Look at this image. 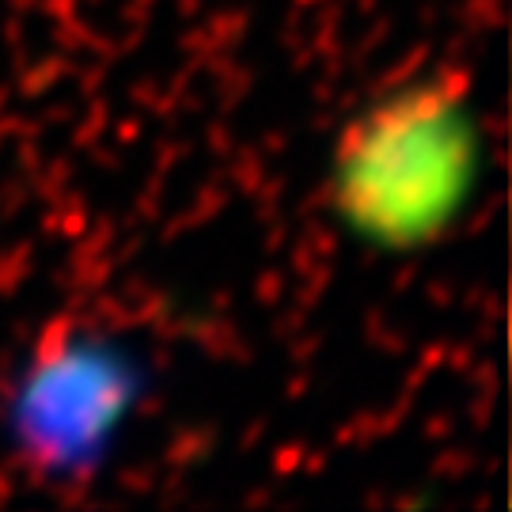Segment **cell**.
<instances>
[{
	"instance_id": "2",
	"label": "cell",
	"mask_w": 512,
	"mask_h": 512,
	"mask_svg": "<svg viewBox=\"0 0 512 512\" xmlns=\"http://www.w3.org/2000/svg\"><path fill=\"white\" fill-rule=\"evenodd\" d=\"M129 395L126 365L54 330L19 395V437L42 467H76L107 437Z\"/></svg>"
},
{
	"instance_id": "1",
	"label": "cell",
	"mask_w": 512,
	"mask_h": 512,
	"mask_svg": "<svg viewBox=\"0 0 512 512\" xmlns=\"http://www.w3.org/2000/svg\"><path fill=\"white\" fill-rule=\"evenodd\" d=\"M471 175L463 88L418 84L349 129L334 164L338 205L361 232L387 243L433 236Z\"/></svg>"
}]
</instances>
